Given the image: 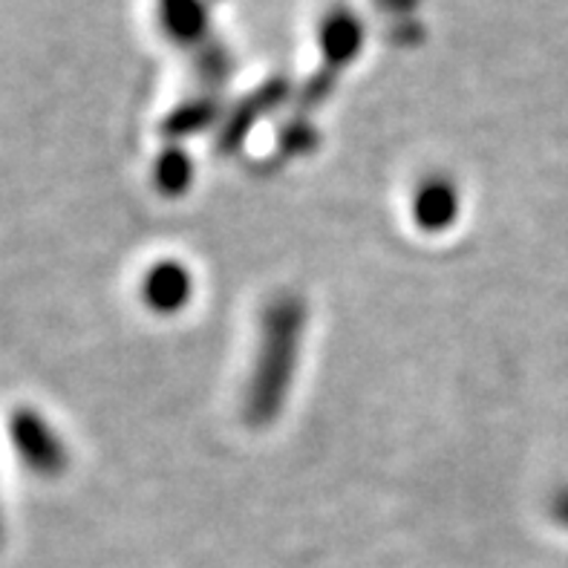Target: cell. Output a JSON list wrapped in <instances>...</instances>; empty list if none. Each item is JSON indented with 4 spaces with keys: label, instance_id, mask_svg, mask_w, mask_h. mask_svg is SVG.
Wrapping results in <instances>:
<instances>
[{
    "label": "cell",
    "instance_id": "obj_1",
    "mask_svg": "<svg viewBox=\"0 0 568 568\" xmlns=\"http://www.w3.org/2000/svg\"><path fill=\"white\" fill-rule=\"evenodd\" d=\"M303 332H306V306L301 297H277L263 317L257 364L245 393V418L252 425L263 427L281 416L301 361Z\"/></svg>",
    "mask_w": 568,
    "mask_h": 568
},
{
    "label": "cell",
    "instance_id": "obj_2",
    "mask_svg": "<svg viewBox=\"0 0 568 568\" xmlns=\"http://www.w3.org/2000/svg\"><path fill=\"white\" fill-rule=\"evenodd\" d=\"M187 297H191V274L173 260L156 263L144 277V301L162 315H171L180 306H185Z\"/></svg>",
    "mask_w": 568,
    "mask_h": 568
},
{
    "label": "cell",
    "instance_id": "obj_3",
    "mask_svg": "<svg viewBox=\"0 0 568 568\" xmlns=\"http://www.w3.org/2000/svg\"><path fill=\"white\" fill-rule=\"evenodd\" d=\"M14 442H18V450L23 454V459H27L36 470L52 474V470H58L64 465L61 442H58L55 433L43 425V422H38V418H18V422H14Z\"/></svg>",
    "mask_w": 568,
    "mask_h": 568
},
{
    "label": "cell",
    "instance_id": "obj_4",
    "mask_svg": "<svg viewBox=\"0 0 568 568\" xmlns=\"http://www.w3.org/2000/svg\"><path fill=\"white\" fill-rule=\"evenodd\" d=\"M416 223L427 231H442L454 223L456 211H459V196H456L454 185L445 180H430L418 187L416 202Z\"/></svg>",
    "mask_w": 568,
    "mask_h": 568
},
{
    "label": "cell",
    "instance_id": "obj_5",
    "mask_svg": "<svg viewBox=\"0 0 568 568\" xmlns=\"http://www.w3.org/2000/svg\"><path fill=\"white\" fill-rule=\"evenodd\" d=\"M321 43H324V55L326 61H329V67L349 64L361 47V23L355 21L353 14L346 12V9L344 12L329 14L324 23Z\"/></svg>",
    "mask_w": 568,
    "mask_h": 568
},
{
    "label": "cell",
    "instance_id": "obj_6",
    "mask_svg": "<svg viewBox=\"0 0 568 568\" xmlns=\"http://www.w3.org/2000/svg\"><path fill=\"white\" fill-rule=\"evenodd\" d=\"M162 27L173 41H196L205 29L200 0H162Z\"/></svg>",
    "mask_w": 568,
    "mask_h": 568
},
{
    "label": "cell",
    "instance_id": "obj_7",
    "mask_svg": "<svg viewBox=\"0 0 568 568\" xmlns=\"http://www.w3.org/2000/svg\"><path fill=\"white\" fill-rule=\"evenodd\" d=\"M187 180H191V165H187V159L182 153L173 151L168 156H162V162L156 165V185L162 191L176 194V191H182L187 185Z\"/></svg>",
    "mask_w": 568,
    "mask_h": 568
}]
</instances>
